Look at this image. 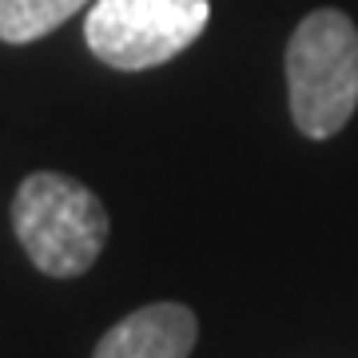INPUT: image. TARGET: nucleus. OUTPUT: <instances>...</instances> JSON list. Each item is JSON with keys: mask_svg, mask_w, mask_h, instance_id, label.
Instances as JSON below:
<instances>
[{"mask_svg": "<svg viewBox=\"0 0 358 358\" xmlns=\"http://www.w3.org/2000/svg\"><path fill=\"white\" fill-rule=\"evenodd\" d=\"M291 115L310 140H331L358 108V28L338 8H319L287 44Z\"/></svg>", "mask_w": 358, "mask_h": 358, "instance_id": "obj_1", "label": "nucleus"}, {"mask_svg": "<svg viewBox=\"0 0 358 358\" xmlns=\"http://www.w3.org/2000/svg\"><path fill=\"white\" fill-rule=\"evenodd\" d=\"M13 231L44 275L76 279L108 243V211L84 183L60 171H36L16 187Z\"/></svg>", "mask_w": 358, "mask_h": 358, "instance_id": "obj_2", "label": "nucleus"}, {"mask_svg": "<svg viewBox=\"0 0 358 358\" xmlns=\"http://www.w3.org/2000/svg\"><path fill=\"white\" fill-rule=\"evenodd\" d=\"M211 0H92L84 40L108 68L143 72L195 44Z\"/></svg>", "mask_w": 358, "mask_h": 358, "instance_id": "obj_3", "label": "nucleus"}, {"mask_svg": "<svg viewBox=\"0 0 358 358\" xmlns=\"http://www.w3.org/2000/svg\"><path fill=\"white\" fill-rule=\"evenodd\" d=\"M199 322L183 303H152L115 322L92 358H187Z\"/></svg>", "mask_w": 358, "mask_h": 358, "instance_id": "obj_4", "label": "nucleus"}, {"mask_svg": "<svg viewBox=\"0 0 358 358\" xmlns=\"http://www.w3.org/2000/svg\"><path fill=\"white\" fill-rule=\"evenodd\" d=\"M92 0H0V40L28 44L48 36L68 16H76Z\"/></svg>", "mask_w": 358, "mask_h": 358, "instance_id": "obj_5", "label": "nucleus"}]
</instances>
